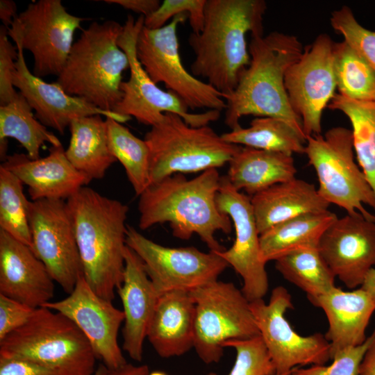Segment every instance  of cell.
Masks as SVG:
<instances>
[{
    "mask_svg": "<svg viewBox=\"0 0 375 375\" xmlns=\"http://www.w3.org/2000/svg\"><path fill=\"white\" fill-rule=\"evenodd\" d=\"M263 0H206L203 26L188 43L194 53L191 74L204 78L226 99L235 90L251 56L246 35H263Z\"/></svg>",
    "mask_w": 375,
    "mask_h": 375,
    "instance_id": "cell-1",
    "label": "cell"
},
{
    "mask_svg": "<svg viewBox=\"0 0 375 375\" xmlns=\"http://www.w3.org/2000/svg\"><path fill=\"white\" fill-rule=\"evenodd\" d=\"M220 180L217 169H210L193 178L175 174L149 185L139 196V228L168 223L175 238L188 240L196 234L210 251H224L215 233L229 234L233 226L217 203Z\"/></svg>",
    "mask_w": 375,
    "mask_h": 375,
    "instance_id": "cell-2",
    "label": "cell"
},
{
    "mask_svg": "<svg viewBox=\"0 0 375 375\" xmlns=\"http://www.w3.org/2000/svg\"><path fill=\"white\" fill-rule=\"evenodd\" d=\"M251 36L250 63L226 99L225 124L233 130L241 126L240 119L244 116L278 118L306 140L301 119L291 107L285 87L288 69L303 53L301 42L294 35L278 31Z\"/></svg>",
    "mask_w": 375,
    "mask_h": 375,
    "instance_id": "cell-3",
    "label": "cell"
},
{
    "mask_svg": "<svg viewBox=\"0 0 375 375\" xmlns=\"http://www.w3.org/2000/svg\"><path fill=\"white\" fill-rule=\"evenodd\" d=\"M66 201L83 276L97 294L112 301L123 281L128 208L86 186Z\"/></svg>",
    "mask_w": 375,
    "mask_h": 375,
    "instance_id": "cell-4",
    "label": "cell"
},
{
    "mask_svg": "<svg viewBox=\"0 0 375 375\" xmlns=\"http://www.w3.org/2000/svg\"><path fill=\"white\" fill-rule=\"evenodd\" d=\"M123 26L114 20L92 22L74 43L56 83L71 96L113 112L122 98V73L130 67L119 47Z\"/></svg>",
    "mask_w": 375,
    "mask_h": 375,
    "instance_id": "cell-5",
    "label": "cell"
},
{
    "mask_svg": "<svg viewBox=\"0 0 375 375\" xmlns=\"http://www.w3.org/2000/svg\"><path fill=\"white\" fill-rule=\"evenodd\" d=\"M0 358L33 362L61 375H93L97 359L78 327L46 307L35 308L24 326L0 341Z\"/></svg>",
    "mask_w": 375,
    "mask_h": 375,
    "instance_id": "cell-6",
    "label": "cell"
},
{
    "mask_svg": "<svg viewBox=\"0 0 375 375\" xmlns=\"http://www.w3.org/2000/svg\"><path fill=\"white\" fill-rule=\"evenodd\" d=\"M144 140L149 150V185L175 174L222 167L241 147L225 141L208 125L192 126L172 112L151 126Z\"/></svg>",
    "mask_w": 375,
    "mask_h": 375,
    "instance_id": "cell-7",
    "label": "cell"
},
{
    "mask_svg": "<svg viewBox=\"0 0 375 375\" xmlns=\"http://www.w3.org/2000/svg\"><path fill=\"white\" fill-rule=\"evenodd\" d=\"M304 153L317 174V190L325 201L341 207L347 214L359 212L375 221L363 206L375 210V194L355 162L351 130L337 126L323 135L308 136Z\"/></svg>",
    "mask_w": 375,
    "mask_h": 375,
    "instance_id": "cell-8",
    "label": "cell"
},
{
    "mask_svg": "<svg viewBox=\"0 0 375 375\" xmlns=\"http://www.w3.org/2000/svg\"><path fill=\"white\" fill-rule=\"evenodd\" d=\"M190 292L195 303L194 348L203 362H218L227 341L260 335L250 301L233 283L216 280Z\"/></svg>",
    "mask_w": 375,
    "mask_h": 375,
    "instance_id": "cell-9",
    "label": "cell"
},
{
    "mask_svg": "<svg viewBox=\"0 0 375 375\" xmlns=\"http://www.w3.org/2000/svg\"><path fill=\"white\" fill-rule=\"evenodd\" d=\"M187 17L188 14L178 15L167 24L154 30L143 26L136 42L138 58L156 84L163 83L189 109L226 110L224 96L207 82L193 76L182 62L177 29Z\"/></svg>",
    "mask_w": 375,
    "mask_h": 375,
    "instance_id": "cell-10",
    "label": "cell"
},
{
    "mask_svg": "<svg viewBox=\"0 0 375 375\" xmlns=\"http://www.w3.org/2000/svg\"><path fill=\"white\" fill-rule=\"evenodd\" d=\"M144 21L143 15L137 19L128 15L118 39L119 47L129 60L130 77L121 83L122 98L113 112L130 119L134 117L138 122L150 126L160 122L166 112L179 115L192 126L209 125L217 121L221 111L210 110L192 114L180 97L170 91L160 89L150 78L136 53L137 38Z\"/></svg>",
    "mask_w": 375,
    "mask_h": 375,
    "instance_id": "cell-11",
    "label": "cell"
},
{
    "mask_svg": "<svg viewBox=\"0 0 375 375\" xmlns=\"http://www.w3.org/2000/svg\"><path fill=\"white\" fill-rule=\"evenodd\" d=\"M85 19L69 13L60 0H39L17 15L8 33L32 53L35 76H58L74 44V33Z\"/></svg>",
    "mask_w": 375,
    "mask_h": 375,
    "instance_id": "cell-12",
    "label": "cell"
},
{
    "mask_svg": "<svg viewBox=\"0 0 375 375\" xmlns=\"http://www.w3.org/2000/svg\"><path fill=\"white\" fill-rule=\"evenodd\" d=\"M126 244L142 260L159 296L172 291L191 292L218 280L229 266L217 252L206 253L194 247L162 246L129 225Z\"/></svg>",
    "mask_w": 375,
    "mask_h": 375,
    "instance_id": "cell-13",
    "label": "cell"
},
{
    "mask_svg": "<svg viewBox=\"0 0 375 375\" xmlns=\"http://www.w3.org/2000/svg\"><path fill=\"white\" fill-rule=\"evenodd\" d=\"M250 308L276 375H290L296 367L325 365L331 360L330 344L324 335H300L286 319L285 312L294 306L285 288H274L267 303L260 299L250 301Z\"/></svg>",
    "mask_w": 375,
    "mask_h": 375,
    "instance_id": "cell-14",
    "label": "cell"
},
{
    "mask_svg": "<svg viewBox=\"0 0 375 375\" xmlns=\"http://www.w3.org/2000/svg\"><path fill=\"white\" fill-rule=\"evenodd\" d=\"M28 222L32 251L53 281L69 294L83 272L67 201H30Z\"/></svg>",
    "mask_w": 375,
    "mask_h": 375,
    "instance_id": "cell-15",
    "label": "cell"
},
{
    "mask_svg": "<svg viewBox=\"0 0 375 375\" xmlns=\"http://www.w3.org/2000/svg\"><path fill=\"white\" fill-rule=\"evenodd\" d=\"M334 42L328 35H319L285 75L288 99L301 119L306 138L321 134L324 110L335 94Z\"/></svg>",
    "mask_w": 375,
    "mask_h": 375,
    "instance_id": "cell-16",
    "label": "cell"
},
{
    "mask_svg": "<svg viewBox=\"0 0 375 375\" xmlns=\"http://www.w3.org/2000/svg\"><path fill=\"white\" fill-rule=\"evenodd\" d=\"M216 201L220 210L231 218L235 235L231 247L217 253L242 277L241 290L249 301L263 299L269 283L266 263L260 256V233L251 198L223 176Z\"/></svg>",
    "mask_w": 375,
    "mask_h": 375,
    "instance_id": "cell-17",
    "label": "cell"
},
{
    "mask_svg": "<svg viewBox=\"0 0 375 375\" xmlns=\"http://www.w3.org/2000/svg\"><path fill=\"white\" fill-rule=\"evenodd\" d=\"M42 307L70 319L88 338L97 358L109 370L127 363L117 340L120 326L124 321V312L115 307L112 301L97 294L83 275L67 297L51 301Z\"/></svg>",
    "mask_w": 375,
    "mask_h": 375,
    "instance_id": "cell-18",
    "label": "cell"
},
{
    "mask_svg": "<svg viewBox=\"0 0 375 375\" xmlns=\"http://www.w3.org/2000/svg\"><path fill=\"white\" fill-rule=\"evenodd\" d=\"M317 249L335 277L349 289L358 288L375 266V221L359 212L338 217Z\"/></svg>",
    "mask_w": 375,
    "mask_h": 375,
    "instance_id": "cell-19",
    "label": "cell"
},
{
    "mask_svg": "<svg viewBox=\"0 0 375 375\" xmlns=\"http://www.w3.org/2000/svg\"><path fill=\"white\" fill-rule=\"evenodd\" d=\"M17 48L18 58L12 74L13 85L18 88L30 106L35 111V117L46 127L64 134L75 119L100 115L123 123L129 119L111 111L101 110L86 101L71 96L56 82L47 83L32 74L24 56L19 41L12 38Z\"/></svg>",
    "mask_w": 375,
    "mask_h": 375,
    "instance_id": "cell-20",
    "label": "cell"
},
{
    "mask_svg": "<svg viewBox=\"0 0 375 375\" xmlns=\"http://www.w3.org/2000/svg\"><path fill=\"white\" fill-rule=\"evenodd\" d=\"M54 282L29 246L0 229V294L38 308L52 301Z\"/></svg>",
    "mask_w": 375,
    "mask_h": 375,
    "instance_id": "cell-21",
    "label": "cell"
},
{
    "mask_svg": "<svg viewBox=\"0 0 375 375\" xmlns=\"http://www.w3.org/2000/svg\"><path fill=\"white\" fill-rule=\"evenodd\" d=\"M1 166L28 186L31 201H67L92 181L72 165L62 145L51 146L48 156L38 159L24 153L8 155Z\"/></svg>",
    "mask_w": 375,
    "mask_h": 375,
    "instance_id": "cell-22",
    "label": "cell"
},
{
    "mask_svg": "<svg viewBox=\"0 0 375 375\" xmlns=\"http://www.w3.org/2000/svg\"><path fill=\"white\" fill-rule=\"evenodd\" d=\"M124 314L123 349L134 360L140 362L143 344L159 295L156 292L139 256L127 245L122 285L117 290Z\"/></svg>",
    "mask_w": 375,
    "mask_h": 375,
    "instance_id": "cell-23",
    "label": "cell"
},
{
    "mask_svg": "<svg viewBox=\"0 0 375 375\" xmlns=\"http://www.w3.org/2000/svg\"><path fill=\"white\" fill-rule=\"evenodd\" d=\"M308 299L326 314L328 329L324 336L330 344L331 360L366 341V330L375 311V297L368 291L361 287L351 291L335 287L326 294Z\"/></svg>",
    "mask_w": 375,
    "mask_h": 375,
    "instance_id": "cell-24",
    "label": "cell"
},
{
    "mask_svg": "<svg viewBox=\"0 0 375 375\" xmlns=\"http://www.w3.org/2000/svg\"><path fill=\"white\" fill-rule=\"evenodd\" d=\"M195 303L190 292L159 296L147 338L162 358L182 356L194 348Z\"/></svg>",
    "mask_w": 375,
    "mask_h": 375,
    "instance_id": "cell-25",
    "label": "cell"
},
{
    "mask_svg": "<svg viewBox=\"0 0 375 375\" xmlns=\"http://www.w3.org/2000/svg\"><path fill=\"white\" fill-rule=\"evenodd\" d=\"M251 203L260 234L294 217L328 210L330 205L313 184L296 178L252 196Z\"/></svg>",
    "mask_w": 375,
    "mask_h": 375,
    "instance_id": "cell-26",
    "label": "cell"
},
{
    "mask_svg": "<svg viewBox=\"0 0 375 375\" xmlns=\"http://www.w3.org/2000/svg\"><path fill=\"white\" fill-rule=\"evenodd\" d=\"M228 165L229 182L251 196L293 179L297 174L292 155L249 147H241Z\"/></svg>",
    "mask_w": 375,
    "mask_h": 375,
    "instance_id": "cell-27",
    "label": "cell"
},
{
    "mask_svg": "<svg viewBox=\"0 0 375 375\" xmlns=\"http://www.w3.org/2000/svg\"><path fill=\"white\" fill-rule=\"evenodd\" d=\"M102 115L74 119L69 126L70 140L65 155L72 165L90 179H101L117 161L110 151L107 126Z\"/></svg>",
    "mask_w": 375,
    "mask_h": 375,
    "instance_id": "cell-28",
    "label": "cell"
},
{
    "mask_svg": "<svg viewBox=\"0 0 375 375\" xmlns=\"http://www.w3.org/2000/svg\"><path fill=\"white\" fill-rule=\"evenodd\" d=\"M337 218L328 210L304 214L274 225L260 234L262 260L267 263L298 249L317 248L322 235Z\"/></svg>",
    "mask_w": 375,
    "mask_h": 375,
    "instance_id": "cell-29",
    "label": "cell"
},
{
    "mask_svg": "<svg viewBox=\"0 0 375 375\" xmlns=\"http://www.w3.org/2000/svg\"><path fill=\"white\" fill-rule=\"evenodd\" d=\"M14 138L26 150L31 159L40 158V148L48 142L62 145L56 135L49 131L33 113V109L19 92L8 103L0 106V144Z\"/></svg>",
    "mask_w": 375,
    "mask_h": 375,
    "instance_id": "cell-30",
    "label": "cell"
},
{
    "mask_svg": "<svg viewBox=\"0 0 375 375\" xmlns=\"http://www.w3.org/2000/svg\"><path fill=\"white\" fill-rule=\"evenodd\" d=\"M328 108L340 110L351 122L357 161L375 194V101H358L335 93Z\"/></svg>",
    "mask_w": 375,
    "mask_h": 375,
    "instance_id": "cell-31",
    "label": "cell"
},
{
    "mask_svg": "<svg viewBox=\"0 0 375 375\" xmlns=\"http://www.w3.org/2000/svg\"><path fill=\"white\" fill-rule=\"evenodd\" d=\"M227 142L286 154L304 153L306 140L286 122L275 117L253 119L248 128L242 126L221 135Z\"/></svg>",
    "mask_w": 375,
    "mask_h": 375,
    "instance_id": "cell-32",
    "label": "cell"
},
{
    "mask_svg": "<svg viewBox=\"0 0 375 375\" xmlns=\"http://www.w3.org/2000/svg\"><path fill=\"white\" fill-rule=\"evenodd\" d=\"M276 270L285 279L306 293L307 298L333 290L335 276L322 258L317 248H303L275 260Z\"/></svg>",
    "mask_w": 375,
    "mask_h": 375,
    "instance_id": "cell-33",
    "label": "cell"
},
{
    "mask_svg": "<svg viewBox=\"0 0 375 375\" xmlns=\"http://www.w3.org/2000/svg\"><path fill=\"white\" fill-rule=\"evenodd\" d=\"M108 147L124 168L135 194L140 196L149 186V150L144 141L111 117H106Z\"/></svg>",
    "mask_w": 375,
    "mask_h": 375,
    "instance_id": "cell-34",
    "label": "cell"
},
{
    "mask_svg": "<svg viewBox=\"0 0 375 375\" xmlns=\"http://www.w3.org/2000/svg\"><path fill=\"white\" fill-rule=\"evenodd\" d=\"M333 68L340 94L375 101V70L344 40L334 42Z\"/></svg>",
    "mask_w": 375,
    "mask_h": 375,
    "instance_id": "cell-35",
    "label": "cell"
},
{
    "mask_svg": "<svg viewBox=\"0 0 375 375\" xmlns=\"http://www.w3.org/2000/svg\"><path fill=\"white\" fill-rule=\"evenodd\" d=\"M23 183L0 165V229L31 248L28 201Z\"/></svg>",
    "mask_w": 375,
    "mask_h": 375,
    "instance_id": "cell-36",
    "label": "cell"
},
{
    "mask_svg": "<svg viewBox=\"0 0 375 375\" xmlns=\"http://www.w3.org/2000/svg\"><path fill=\"white\" fill-rule=\"evenodd\" d=\"M224 347L236 351L234 365L228 375H276L275 368L260 335L246 340L227 341ZM208 375H217L210 372Z\"/></svg>",
    "mask_w": 375,
    "mask_h": 375,
    "instance_id": "cell-37",
    "label": "cell"
},
{
    "mask_svg": "<svg viewBox=\"0 0 375 375\" xmlns=\"http://www.w3.org/2000/svg\"><path fill=\"white\" fill-rule=\"evenodd\" d=\"M330 22L332 28L375 70V31L360 24L347 6L334 10Z\"/></svg>",
    "mask_w": 375,
    "mask_h": 375,
    "instance_id": "cell-38",
    "label": "cell"
},
{
    "mask_svg": "<svg viewBox=\"0 0 375 375\" xmlns=\"http://www.w3.org/2000/svg\"><path fill=\"white\" fill-rule=\"evenodd\" d=\"M206 0H164L158 8L144 17V26L158 29L164 26L171 18L188 14L192 33H199L204 23Z\"/></svg>",
    "mask_w": 375,
    "mask_h": 375,
    "instance_id": "cell-39",
    "label": "cell"
},
{
    "mask_svg": "<svg viewBox=\"0 0 375 375\" xmlns=\"http://www.w3.org/2000/svg\"><path fill=\"white\" fill-rule=\"evenodd\" d=\"M374 338L375 329L363 344L340 353L332 359L331 365L296 367L290 375H358L363 356Z\"/></svg>",
    "mask_w": 375,
    "mask_h": 375,
    "instance_id": "cell-40",
    "label": "cell"
},
{
    "mask_svg": "<svg viewBox=\"0 0 375 375\" xmlns=\"http://www.w3.org/2000/svg\"><path fill=\"white\" fill-rule=\"evenodd\" d=\"M8 28L0 26V106L13 100L18 92L12 83V74L18 58L17 46L8 39Z\"/></svg>",
    "mask_w": 375,
    "mask_h": 375,
    "instance_id": "cell-41",
    "label": "cell"
},
{
    "mask_svg": "<svg viewBox=\"0 0 375 375\" xmlns=\"http://www.w3.org/2000/svg\"><path fill=\"white\" fill-rule=\"evenodd\" d=\"M35 309L0 294V341L24 326Z\"/></svg>",
    "mask_w": 375,
    "mask_h": 375,
    "instance_id": "cell-42",
    "label": "cell"
},
{
    "mask_svg": "<svg viewBox=\"0 0 375 375\" xmlns=\"http://www.w3.org/2000/svg\"><path fill=\"white\" fill-rule=\"evenodd\" d=\"M0 375H61L56 371L33 362L0 358Z\"/></svg>",
    "mask_w": 375,
    "mask_h": 375,
    "instance_id": "cell-43",
    "label": "cell"
},
{
    "mask_svg": "<svg viewBox=\"0 0 375 375\" xmlns=\"http://www.w3.org/2000/svg\"><path fill=\"white\" fill-rule=\"evenodd\" d=\"M104 2L119 5L124 9L140 13L144 17L156 10L161 3L158 0H105Z\"/></svg>",
    "mask_w": 375,
    "mask_h": 375,
    "instance_id": "cell-44",
    "label": "cell"
},
{
    "mask_svg": "<svg viewBox=\"0 0 375 375\" xmlns=\"http://www.w3.org/2000/svg\"><path fill=\"white\" fill-rule=\"evenodd\" d=\"M358 375H375V338L363 356Z\"/></svg>",
    "mask_w": 375,
    "mask_h": 375,
    "instance_id": "cell-45",
    "label": "cell"
},
{
    "mask_svg": "<svg viewBox=\"0 0 375 375\" xmlns=\"http://www.w3.org/2000/svg\"><path fill=\"white\" fill-rule=\"evenodd\" d=\"M17 6L13 1H0V19L4 26L9 28L13 21L17 17Z\"/></svg>",
    "mask_w": 375,
    "mask_h": 375,
    "instance_id": "cell-46",
    "label": "cell"
},
{
    "mask_svg": "<svg viewBox=\"0 0 375 375\" xmlns=\"http://www.w3.org/2000/svg\"><path fill=\"white\" fill-rule=\"evenodd\" d=\"M149 369L147 365H133L126 363L114 370H109L107 375H149Z\"/></svg>",
    "mask_w": 375,
    "mask_h": 375,
    "instance_id": "cell-47",
    "label": "cell"
},
{
    "mask_svg": "<svg viewBox=\"0 0 375 375\" xmlns=\"http://www.w3.org/2000/svg\"><path fill=\"white\" fill-rule=\"evenodd\" d=\"M361 288L375 297V267L369 272Z\"/></svg>",
    "mask_w": 375,
    "mask_h": 375,
    "instance_id": "cell-48",
    "label": "cell"
},
{
    "mask_svg": "<svg viewBox=\"0 0 375 375\" xmlns=\"http://www.w3.org/2000/svg\"><path fill=\"white\" fill-rule=\"evenodd\" d=\"M109 369L106 366H105L103 364L99 365L93 375H107Z\"/></svg>",
    "mask_w": 375,
    "mask_h": 375,
    "instance_id": "cell-49",
    "label": "cell"
},
{
    "mask_svg": "<svg viewBox=\"0 0 375 375\" xmlns=\"http://www.w3.org/2000/svg\"><path fill=\"white\" fill-rule=\"evenodd\" d=\"M149 375H167L165 372H160V371H156L153 372L151 373H149Z\"/></svg>",
    "mask_w": 375,
    "mask_h": 375,
    "instance_id": "cell-50",
    "label": "cell"
}]
</instances>
